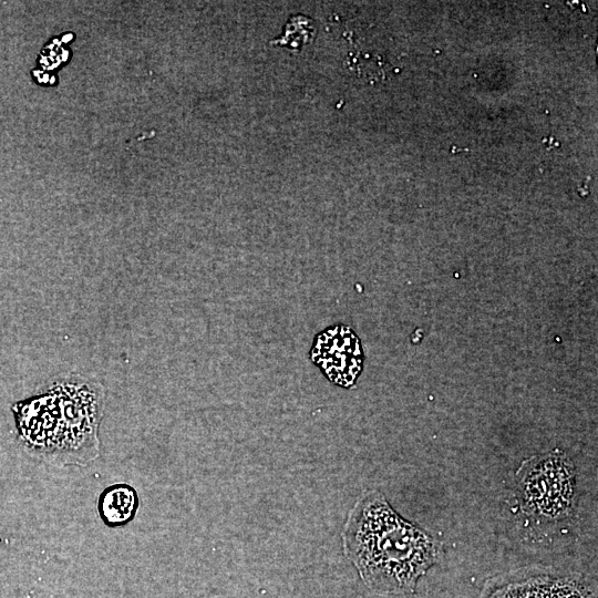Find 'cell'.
I'll return each mask as SVG.
<instances>
[{"instance_id": "cell-1", "label": "cell", "mask_w": 598, "mask_h": 598, "mask_svg": "<svg viewBox=\"0 0 598 598\" xmlns=\"http://www.w3.org/2000/svg\"><path fill=\"white\" fill-rule=\"evenodd\" d=\"M342 548L368 588L380 594L413 591L439 558V545L402 518L384 495L363 492L350 509Z\"/></svg>"}, {"instance_id": "cell-2", "label": "cell", "mask_w": 598, "mask_h": 598, "mask_svg": "<svg viewBox=\"0 0 598 598\" xmlns=\"http://www.w3.org/2000/svg\"><path fill=\"white\" fill-rule=\"evenodd\" d=\"M55 419L50 464L83 466L99 456L97 429L103 414L100 383L81 375L54 382L49 389Z\"/></svg>"}, {"instance_id": "cell-3", "label": "cell", "mask_w": 598, "mask_h": 598, "mask_svg": "<svg viewBox=\"0 0 598 598\" xmlns=\"http://www.w3.org/2000/svg\"><path fill=\"white\" fill-rule=\"evenodd\" d=\"M516 480L518 499L526 514L560 519L573 512L576 473L564 452L557 450L524 461Z\"/></svg>"}, {"instance_id": "cell-4", "label": "cell", "mask_w": 598, "mask_h": 598, "mask_svg": "<svg viewBox=\"0 0 598 598\" xmlns=\"http://www.w3.org/2000/svg\"><path fill=\"white\" fill-rule=\"evenodd\" d=\"M311 359L332 383L351 388L362 371V346L350 328L331 327L316 337Z\"/></svg>"}, {"instance_id": "cell-5", "label": "cell", "mask_w": 598, "mask_h": 598, "mask_svg": "<svg viewBox=\"0 0 598 598\" xmlns=\"http://www.w3.org/2000/svg\"><path fill=\"white\" fill-rule=\"evenodd\" d=\"M481 598H596L585 585L566 577L537 575L493 587Z\"/></svg>"}, {"instance_id": "cell-6", "label": "cell", "mask_w": 598, "mask_h": 598, "mask_svg": "<svg viewBox=\"0 0 598 598\" xmlns=\"http://www.w3.org/2000/svg\"><path fill=\"white\" fill-rule=\"evenodd\" d=\"M137 491L130 484L116 483L105 487L97 498V513L109 528H120L131 523L138 511Z\"/></svg>"}]
</instances>
